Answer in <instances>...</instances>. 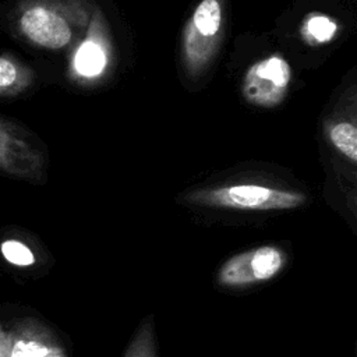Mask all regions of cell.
Returning a JSON list of instances; mask_svg holds the SVG:
<instances>
[{
  "label": "cell",
  "mask_w": 357,
  "mask_h": 357,
  "mask_svg": "<svg viewBox=\"0 0 357 357\" xmlns=\"http://www.w3.org/2000/svg\"><path fill=\"white\" fill-rule=\"evenodd\" d=\"M10 20L24 40L42 49H64L74 38L75 11L63 0H20Z\"/></svg>",
  "instance_id": "1"
},
{
  "label": "cell",
  "mask_w": 357,
  "mask_h": 357,
  "mask_svg": "<svg viewBox=\"0 0 357 357\" xmlns=\"http://www.w3.org/2000/svg\"><path fill=\"white\" fill-rule=\"evenodd\" d=\"M293 78L289 61L271 54L252 63L244 73L241 92L244 99L258 107H275L286 98Z\"/></svg>",
  "instance_id": "5"
},
{
  "label": "cell",
  "mask_w": 357,
  "mask_h": 357,
  "mask_svg": "<svg viewBox=\"0 0 357 357\" xmlns=\"http://www.w3.org/2000/svg\"><path fill=\"white\" fill-rule=\"evenodd\" d=\"M107 66V53L95 35H88L78 46L73 67L82 78H95L100 75Z\"/></svg>",
  "instance_id": "8"
},
{
  "label": "cell",
  "mask_w": 357,
  "mask_h": 357,
  "mask_svg": "<svg viewBox=\"0 0 357 357\" xmlns=\"http://www.w3.org/2000/svg\"><path fill=\"white\" fill-rule=\"evenodd\" d=\"M183 198L191 205L252 212L296 209L307 201L304 192L254 183L199 188Z\"/></svg>",
  "instance_id": "2"
},
{
  "label": "cell",
  "mask_w": 357,
  "mask_h": 357,
  "mask_svg": "<svg viewBox=\"0 0 357 357\" xmlns=\"http://www.w3.org/2000/svg\"><path fill=\"white\" fill-rule=\"evenodd\" d=\"M222 6L219 0H201L183 32V57L190 75L201 74L213 60L222 40Z\"/></svg>",
  "instance_id": "4"
},
{
  "label": "cell",
  "mask_w": 357,
  "mask_h": 357,
  "mask_svg": "<svg viewBox=\"0 0 357 357\" xmlns=\"http://www.w3.org/2000/svg\"><path fill=\"white\" fill-rule=\"evenodd\" d=\"M287 255L276 245H261L229 258L218 272V283L243 289L275 278L286 265Z\"/></svg>",
  "instance_id": "6"
},
{
  "label": "cell",
  "mask_w": 357,
  "mask_h": 357,
  "mask_svg": "<svg viewBox=\"0 0 357 357\" xmlns=\"http://www.w3.org/2000/svg\"><path fill=\"white\" fill-rule=\"evenodd\" d=\"M326 135L331 145L351 163L357 162V128L353 121H332L326 127Z\"/></svg>",
  "instance_id": "10"
},
{
  "label": "cell",
  "mask_w": 357,
  "mask_h": 357,
  "mask_svg": "<svg viewBox=\"0 0 357 357\" xmlns=\"http://www.w3.org/2000/svg\"><path fill=\"white\" fill-rule=\"evenodd\" d=\"M49 353L46 347H42L40 344L36 343H22L18 342L14 347L13 357H45Z\"/></svg>",
  "instance_id": "13"
},
{
  "label": "cell",
  "mask_w": 357,
  "mask_h": 357,
  "mask_svg": "<svg viewBox=\"0 0 357 357\" xmlns=\"http://www.w3.org/2000/svg\"><path fill=\"white\" fill-rule=\"evenodd\" d=\"M339 32L337 22L328 14L312 11L300 24V36L310 46H322L332 42Z\"/></svg>",
  "instance_id": "9"
},
{
  "label": "cell",
  "mask_w": 357,
  "mask_h": 357,
  "mask_svg": "<svg viewBox=\"0 0 357 357\" xmlns=\"http://www.w3.org/2000/svg\"><path fill=\"white\" fill-rule=\"evenodd\" d=\"M1 251L6 259L15 265H31L35 259L31 250L26 245L14 240H8L3 243Z\"/></svg>",
  "instance_id": "12"
},
{
  "label": "cell",
  "mask_w": 357,
  "mask_h": 357,
  "mask_svg": "<svg viewBox=\"0 0 357 357\" xmlns=\"http://www.w3.org/2000/svg\"><path fill=\"white\" fill-rule=\"evenodd\" d=\"M35 81L33 70L14 54H0V98L24 93Z\"/></svg>",
  "instance_id": "7"
},
{
  "label": "cell",
  "mask_w": 357,
  "mask_h": 357,
  "mask_svg": "<svg viewBox=\"0 0 357 357\" xmlns=\"http://www.w3.org/2000/svg\"><path fill=\"white\" fill-rule=\"evenodd\" d=\"M46 156L38 138L22 124L0 114V174L39 181Z\"/></svg>",
  "instance_id": "3"
},
{
  "label": "cell",
  "mask_w": 357,
  "mask_h": 357,
  "mask_svg": "<svg viewBox=\"0 0 357 357\" xmlns=\"http://www.w3.org/2000/svg\"><path fill=\"white\" fill-rule=\"evenodd\" d=\"M124 357H158L152 315L146 317L141 322Z\"/></svg>",
  "instance_id": "11"
}]
</instances>
